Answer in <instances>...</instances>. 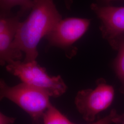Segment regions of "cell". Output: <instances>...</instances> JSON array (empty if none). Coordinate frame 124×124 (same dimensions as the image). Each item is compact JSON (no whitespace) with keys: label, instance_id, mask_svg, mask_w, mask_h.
Returning <instances> with one entry per match:
<instances>
[{"label":"cell","instance_id":"1","mask_svg":"<svg viewBox=\"0 0 124 124\" xmlns=\"http://www.w3.org/2000/svg\"><path fill=\"white\" fill-rule=\"evenodd\" d=\"M33 6L26 19L18 27L14 44L24 53L23 62L35 61L37 46L61 19L53 0H33Z\"/></svg>","mask_w":124,"mask_h":124},{"label":"cell","instance_id":"2","mask_svg":"<svg viewBox=\"0 0 124 124\" xmlns=\"http://www.w3.org/2000/svg\"><path fill=\"white\" fill-rule=\"evenodd\" d=\"M0 100L7 98L15 103L31 116L35 124L42 121L45 111L52 105L50 96L44 92L22 82L9 86L0 81Z\"/></svg>","mask_w":124,"mask_h":124},{"label":"cell","instance_id":"3","mask_svg":"<svg viewBox=\"0 0 124 124\" xmlns=\"http://www.w3.org/2000/svg\"><path fill=\"white\" fill-rule=\"evenodd\" d=\"M6 69L23 83L44 92L50 97H60L67 90L66 84L60 75L50 76L46 69L40 66L36 60L13 61L6 65Z\"/></svg>","mask_w":124,"mask_h":124},{"label":"cell","instance_id":"4","mask_svg":"<svg viewBox=\"0 0 124 124\" xmlns=\"http://www.w3.org/2000/svg\"><path fill=\"white\" fill-rule=\"evenodd\" d=\"M114 97V87L100 79L97 82L95 88L83 89L78 92L75 103L83 119L92 122L98 114L111 105Z\"/></svg>","mask_w":124,"mask_h":124},{"label":"cell","instance_id":"5","mask_svg":"<svg viewBox=\"0 0 124 124\" xmlns=\"http://www.w3.org/2000/svg\"><path fill=\"white\" fill-rule=\"evenodd\" d=\"M90 23L91 20L87 18L62 19L45 38L49 46L62 49L67 57L71 58L77 52L73 45L85 33Z\"/></svg>","mask_w":124,"mask_h":124},{"label":"cell","instance_id":"6","mask_svg":"<svg viewBox=\"0 0 124 124\" xmlns=\"http://www.w3.org/2000/svg\"><path fill=\"white\" fill-rule=\"evenodd\" d=\"M91 8L100 20V30L103 38L116 49L119 41L124 37V7L93 3Z\"/></svg>","mask_w":124,"mask_h":124},{"label":"cell","instance_id":"7","mask_svg":"<svg viewBox=\"0 0 124 124\" xmlns=\"http://www.w3.org/2000/svg\"><path fill=\"white\" fill-rule=\"evenodd\" d=\"M24 14L20 11L16 14L0 13V64L5 66L13 61H21L23 53L17 49L14 40L21 18Z\"/></svg>","mask_w":124,"mask_h":124},{"label":"cell","instance_id":"8","mask_svg":"<svg viewBox=\"0 0 124 124\" xmlns=\"http://www.w3.org/2000/svg\"><path fill=\"white\" fill-rule=\"evenodd\" d=\"M43 124H75L52 104L45 111L43 116Z\"/></svg>","mask_w":124,"mask_h":124},{"label":"cell","instance_id":"9","mask_svg":"<svg viewBox=\"0 0 124 124\" xmlns=\"http://www.w3.org/2000/svg\"><path fill=\"white\" fill-rule=\"evenodd\" d=\"M0 12L8 13L15 6L20 8V11L24 14L32 9L33 6V0H0Z\"/></svg>","mask_w":124,"mask_h":124},{"label":"cell","instance_id":"10","mask_svg":"<svg viewBox=\"0 0 124 124\" xmlns=\"http://www.w3.org/2000/svg\"><path fill=\"white\" fill-rule=\"evenodd\" d=\"M115 49L118 51V53L114 62V68L122 84V88H124V37L119 41Z\"/></svg>","mask_w":124,"mask_h":124},{"label":"cell","instance_id":"11","mask_svg":"<svg viewBox=\"0 0 124 124\" xmlns=\"http://www.w3.org/2000/svg\"><path fill=\"white\" fill-rule=\"evenodd\" d=\"M121 115L115 109H112L110 113L97 121L89 124H120Z\"/></svg>","mask_w":124,"mask_h":124},{"label":"cell","instance_id":"12","mask_svg":"<svg viewBox=\"0 0 124 124\" xmlns=\"http://www.w3.org/2000/svg\"><path fill=\"white\" fill-rule=\"evenodd\" d=\"M16 119L13 117H8L3 113H0V124H13Z\"/></svg>","mask_w":124,"mask_h":124},{"label":"cell","instance_id":"13","mask_svg":"<svg viewBox=\"0 0 124 124\" xmlns=\"http://www.w3.org/2000/svg\"><path fill=\"white\" fill-rule=\"evenodd\" d=\"M65 4L67 8L68 9H70L71 8V5L72 3V0H64Z\"/></svg>","mask_w":124,"mask_h":124},{"label":"cell","instance_id":"14","mask_svg":"<svg viewBox=\"0 0 124 124\" xmlns=\"http://www.w3.org/2000/svg\"><path fill=\"white\" fill-rule=\"evenodd\" d=\"M120 124H124V113L121 115V123Z\"/></svg>","mask_w":124,"mask_h":124},{"label":"cell","instance_id":"15","mask_svg":"<svg viewBox=\"0 0 124 124\" xmlns=\"http://www.w3.org/2000/svg\"><path fill=\"white\" fill-rule=\"evenodd\" d=\"M102 1H103L104 2H110L111 1H113V0H102Z\"/></svg>","mask_w":124,"mask_h":124},{"label":"cell","instance_id":"16","mask_svg":"<svg viewBox=\"0 0 124 124\" xmlns=\"http://www.w3.org/2000/svg\"><path fill=\"white\" fill-rule=\"evenodd\" d=\"M121 92H122V93H123L124 94V88H122V89H121Z\"/></svg>","mask_w":124,"mask_h":124}]
</instances>
